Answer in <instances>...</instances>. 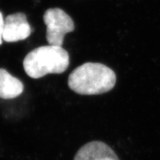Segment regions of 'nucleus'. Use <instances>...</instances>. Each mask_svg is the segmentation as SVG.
Here are the masks:
<instances>
[{"instance_id": "f257e3e1", "label": "nucleus", "mask_w": 160, "mask_h": 160, "mask_svg": "<svg viewBox=\"0 0 160 160\" xmlns=\"http://www.w3.org/2000/svg\"><path fill=\"white\" fill-rule=\"evenodd\" d=\"M116 83L115 72L99 63H85L75 69L68 78L69 88L74 92L86 96L107 93Z\"/></svg>"}, {"instance_id": "f03ea898", "label": "nucleus", "mask_w": 160, "mask_h": 160, "mask_svg": "<svg viewBox=\"0 0 160 160\" xmlns=\"http://www.w3.org/2000/svg\"><path fill=\"white\" fill-rule=\"evenodd\" d=\"M23 68L27 75L38 79L49 73L59 74L68 69L69 56L62 46H41L30 52L23 60Z\"/></svg>"}, {"instance_id": "7ed1b4c3", "label": "nucleus", "mask_w": 160, "mask_h": 160, "mask_svg": "<svg viewBox=\"0 0 160 160\" xmlns=\"http://www.w3.org/2000/svg\"><path fill=\"white\" fill-rule=\"evenodd\" d=\"M43 21L47 28V41L52 46H62L66 34L75 28L72 18L59 8L48 9L43 15Z\"/></svg>"}, {"instance_id": "20e7f679", "label": "nucleus", "mask_w": 160, "mask_h": 160, "mask_svg": "<svg viewBox=\"0 0 160 160\" xmlns=\"http://www.w3.org/2000/svg\"><path fill=\"white\" fill-rule=\"evenodd\" d=\"M31 33V26L23 13L9 15L4 20L3 39L5 42L12 43L26 39Z\"/></svg>"}, {"instance_id": "39448f33", "label": "nucleus", "mask_w": 160, "mask_h": 160, "mask_svg": "<svg viewBox=\"0 0 160 160\" xmlns=\"http://www.w3.org/2000/svg\"><path fill=\"white\" fill-rule=\"evenodd\" d=\"M73 160H119L117 154L106 143L93 141L80 148Z\"/></svg>"}, {"instance_id": "423d86ee", "label": "nucleus", "mask_w": 160, "mask_h": 160, "mask_svg": "<svg viewBox=\"0 0 160 160\" xmlns=\"http://www.w3.org/2000/svg\"><path fill=\"white\" fill-rule=\"evenodd\" d=\"M23 91V85L18 78L12 76L6 69H0V98L13 99Z\"/></svg>"}, {"instance_id": "0eeeda50", "label": "nucleus", "mask_w": 160, "mask_h": 160, "mask_svg": "<svg viewBox=\"0 0 160 160\" xmlns=\"http://www.w3.org/2000/svg\"><path fill=\"white\" fill-rule=\"evenodd\" d=\"M3 27H4V19L2 16V13L0 12V45L2 43Z\"/></svg>"}]
</instances>
